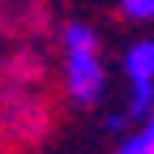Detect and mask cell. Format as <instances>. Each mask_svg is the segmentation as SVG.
<instances>
[{"instance_id": "cell-1", "label": "cell", "mask_w": 154, "mask_h": 154, "mask_svg": "<svg viewBox=\"0 0 154 154\" xmlns=\"http://www.w3.org/2000/svg\"><path fill=\"white\" fill-rule=\"evenodd\" d=\"M60 82L64 94L77 107H99L107 99V56H103V38L86 22H69L60 30Z\"/></svg>"}, {"instance_id": "cell-2", "label": "cell", "mask_w": 154, "mask_h": 154, "mask_svg": "<svg viewBox=\"0 0 154 154\" xmlns=\"http://www.w3.org/2000/svg\"><path fill=\"white\" fill-rule=\"evenodd\" d=\"M120 77H124L128 99H124V111L111 116V124L128 128V124H137L150 111V103H154V38L150 34L133 38V43L120 51Z\"/></svg>"}, {"instance_id": "cell-3", "label": "cell", "mask_w": 154, "mask_h": 154, "mask_svg": "<svg viewBox=\"0 0 154 154\" xmlns=\"http://www.w3.org/2000/svg\"><path fill=\"white\" fill-rule=\"evenodd\" d=\"M116 154H154V103L137 124L124 128V137L116 141Z\"/></svg>"}, {"instance_id": "cell-4", "label": "cell", "mask_w": 154, "mask_h": 154, "mask_svg": "<svg viewBox=\"0 0 154 154\" xmlns=\"http://www.w3.org/2000/svg\"><path fill=\"white\" fill-rule=\"evenodd\" d=\"M116 5H120V17H128L137 26L154 22V0H116Z\"/></svg>"}]
</instances>
